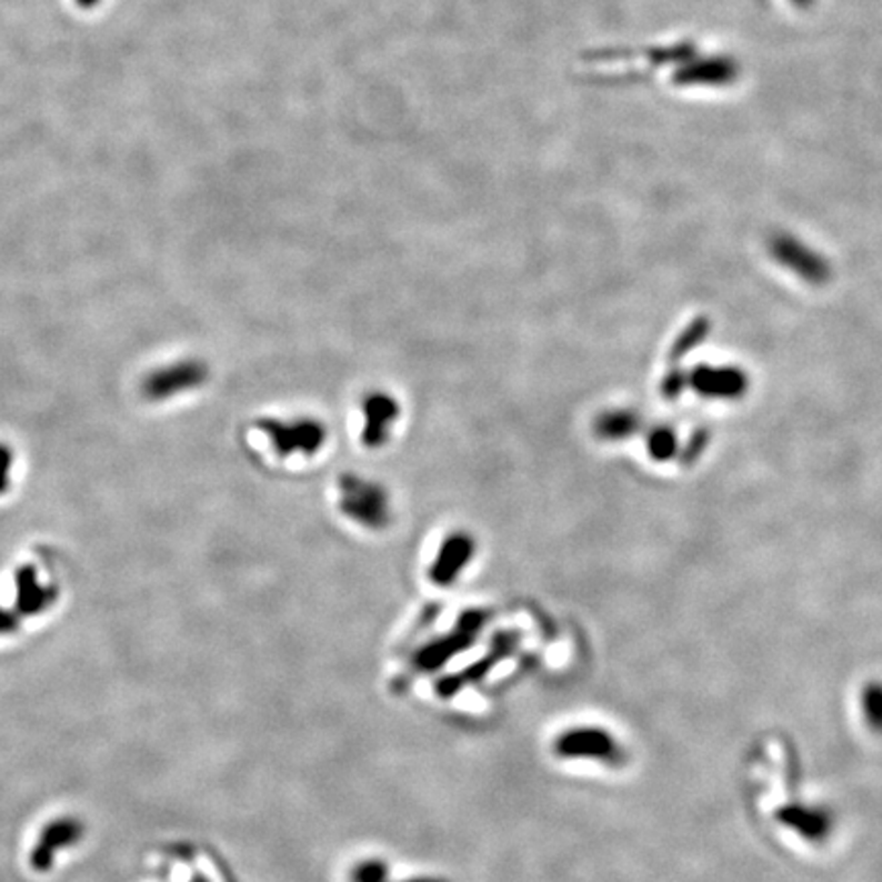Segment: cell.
Here are the masks:
<instances>
[{
	"label": "cell",
	"mask_w": 882,
	"mask_h": 882,
	"mask_svg": "<svg viewBox=\"0 0 882 882\" xmlns=\"http://www.w3.org/2000/svg\"><path fill=\"white\" fill-rule=\"evenodd\" d=\"M554 752L560 758L599 760L607 764H619L623 756L618 740L601 728H574L560 733L554 742Z\"/></svg>",
	"instance_id": "cell-1"
},
{
	"label": "cell",
	"mask_w": 882,
	"mask_h": 882,
	"mask_svg": "<svg viewBox=\"0 0 882 882\" xmlns=\"http://www.w3.org/2000/svg\"><path fill=\"white\" fill-rule=\"evenodd\" d=\"M204 379H207V368L201 362H180L153 372L152 377L146 380L143 392L153 401H162L174 397L178 392L199 387Z\"/></svg>",
	"instance_id": "cell-2"
},
{
	"label": "cell",
	"mask_w": 882,
	"mask_h": 882,
	"mask_svg": "<svg viewBox=\"0 0 882 882\" xmlns=\"http://www.w3.org/2000/svg\"><path fill=\"white\" fill-rule=\"evenodd\" d=\"M17 607L26 615H36L39 611L48 609L56 599V587L39 584L38 570L33 567H23L17 572Z\"/></svg>",
	"instance_id": "cell-3"
},
{
	"label": "cell",
	"mask_w": 882,
	"mask_h": 882,
	"mask_svg": "<svg viewBox=\"0 0 882 882\" xmlns=\"http://www.w3.org/2000/svg\"><path fill=\"white\" fill-rule=\"evenodd\" d=\"M699 389L705 394L733 397L744 389V379L733 370H703L699 377Z\"/></svg>",
	"instance_id": "cell-4"
},
{
	"label": "cell",
	"mask_w": 882,
	"mask_h": 882,
	"mask_svg": "<svg viewBox=\"0 0 882 882\" xmlns=\"http://www.w3.org/2000/svg\"><path fill=\"white\" fill-rule=\"evenodd\" d=\"M860 709L864 721L874 731H882V684L870 682L860 694Z\"/></svg>",
	"instance_id": "cell-5"
},
{
	"label": "cell",
	"mask_w": 882,
	"mask_h": 882,
	"mask_svg": "<svg viewBox=\"0 0 882 882\" xmlns=\"http://www.w3.org/2000/svg\"><path fill=\"white\" fill-rule=\"evenodd\" d=\"M389 879V866L387 862L370 858L360 864H355L352 870V882H387Z\"/></svg>",
	"instance_id": "cell-6"
},
{
	"label": "cell",
	"mask_w": 882,
	"mask_h": 882,
	"mask_svg": "<svg viewBox=\"0 0 882 882\" xmlns=\"http://www.w3.org/2000/svg\"><path fill=\"white\" fill-rule=\"evenodd\" d=\"M11 464H13V454L7 445H0V494L7 491L9 487V472H11Z\"/></svg>",
	"instance_id": "cell-7"
},
{
	"label": "cell",
	"mask_w": 882,
	"mask_h": 882,
	"mask_svg": "<svg viewBox=\"0 0 882 882\" xmlns=\"http://www.w3.org/2000/svg\"><path fill=\"white\" fill-rule=\"evenodd\" d=\"M14 628V618L11 613H7L4 609H0V633L11 631Z\"/></svg>",
	"instance_id": "cell-8"
},
{
	"label": "cell",
	"mask_w": 882,
	"mask_h": 882,
	"mask_svg": "<svg viewBox=\"0 0 882 882\" xmlns=\"http://www.w3.org/2000/svg\"><path fill=\"white\" fill-rule=\"evenodd\" d=\"M77 4L80 7V9H87V11H90V9L99 7V4H101V0H77Z\"/></svg>",
	"instance_id": "cell-9"
},
{
	"label": "cell",
	"mask_w": 882,
	"mask_h": 882,
	"mask_svg": "<svg viewBox=\"0 0 882 882\" xmlns=\"http://www.w3.org/2000/svg\"><path fill=\"white\" fill-rule=\"evenodd\" d=\"M401 882H448L445 879H433V876H419V879H409V881Z\"/></svg>",
	"instance_id": "cell-10"
}]
</instances>
